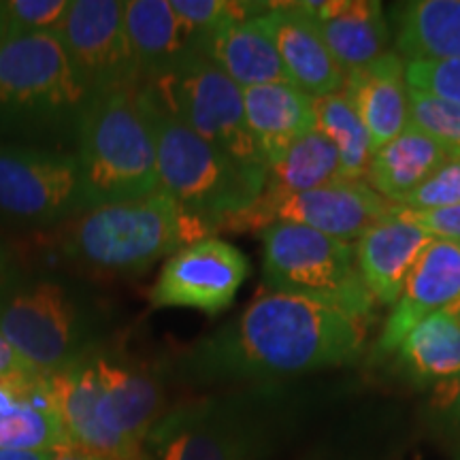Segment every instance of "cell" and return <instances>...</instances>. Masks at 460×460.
<instances>
[{
	"label": "cell",
	"instance_id": "cell-1",
	"mask_svg": "<svg viewBox=\"0 0 460 460\" xmlns=\"http://www.w3.org/2000/svg\"><path fill=\"white\" fill-rule=\"evenodd\" d=\"M371 324L373 314L267 292L186 349L175 371L190 384H217L349 365L365 349Z\"/></svg>",
	"mask_w": 460,
	"mask_h": 460
},
{
	"label": "cell",
	"instance_id": "cell-2",
	"mask_svg": "<svg viewBox=\"0 0 460 460\" xmlns=\"http://www.w3.org/2000/svg\"><path fill=\"white\" fill-rule=\"evenodd\" d=\"M214 237L163 190L147 197L85 209L68 224L62 250L73 261L109 273H141L192 241Z\"/></svg>",
	"mask_w": 460,
	"mask_h": 460
},
{
	"label": "cell",
	"instance_id": "cell-3",
	"mask_svg": "<svg viewBox=\"0 0 460 460\" xmlns=\"http://www.w3.org/2000/svg\"><path fill=\"white\" fill-rule=\"evenodd\" d=\"M141 105L156 137L158 190L190 216L220 233L261 197L267 175L241 166L192 128L149 99L139 85Z\"/></svg>",
	"mask_w": 460,
	"mask_h": 460
},
{
	"label": "cell",
	"instance_id": "cell-4",
	"mask_svg": "<svg viewBox=\"0 0 460 460\" xmlns=\"http://www.w3.org/2000/svg\"><path fill=\"white\" fill-rule=\"evenodd\" d=\"M90 101L60 34L0 37V130L31 139H75Z\"/></svg>",
	"mask_w": 460,
	"mask_h": 460
},
{
	"label": "cell",
	"instance_id": "cell-5",
	"mask_svg": "<svg viewBox=\"0 0 460 460\" xmlns=\"http://www.w3.org/2000/svg\"><path fill=\"white\" fill-rule=\"evenodd\" d=\"M75 146L88 209L158 190L156 137L137 85L94 96L79 119Z\"/></svg>",
	"mask_w": 460,
	"mask_h": 460
},
{
	"label": "cell",
	"instance_id": "cell-6",
	"mask_svg": "<svg viewBox=\"0 0 460 460\" xmlns=\"http://www.w3.org/2000/svg\"><path fill=\"white\" fill-rule=\"evenodd\" d=\"M262 284L314 301L373 314L376 298L356 264V247L318 230L278 222L261 230Z\"/></svg>",
	"mask_w": 460,
	"mask_h": 460
},
{
	"label": "cell",
	"instance_id": "cell-7",
	"mask_svg": "<svg viewBox=\"0 0 460 460\" xmlns=\"http://www.w3.org/2000/svg\"><path fill=\"white\" fill-rule=\"evenodd\" d=\"M139 88L241 166L267 175V160L247 126L243 90L205 56L171 73L143 79Z\"/></svg>",
	"mask_w": 460,
	"mask_h": 460
},
{
	"label": "cell",
	"instance_id": "cell-8",
	"mask_svg": "<svg viewBox=\"0 0 460 460\" xmlns=\"http://www.w3.org/2000/svg\"><path fill=\"white\" fill-rule=\"evenodd\" d=\"M273 433L254 399H200L172 407L147 435L156 460H262Z\"/></svg>",
	"mask_w": 460,
	"mask_h": 460
},
{
	"label": "cell",
	"instance_id": "cell-9",
	"mask_svg": "<svg viewBox=\"0 0 460 460\" xmlns=\"http://www.w3.org/2000/svg\"><path fill=\"white\" fill-rule=\"evenodd\" d=\"M0 332L41 376L88 354L84 315L66 288L51 279L32 281L0 298Z\"/></svg>",
	"mask_w": 460,
	"mask_h": 460
},
{
	"label": "cell",
	"instance_id": "cell-10",
	"mask_svg": "<svg viewBox=\"0 0 460 460\" xmlns=\"http://www.w3.org/2000/svg\"><path fill=\"white\" fill-rule=\"evenodd\" d=\"M85 209L75 154L0 143V214L48 224Z\"/></svg>",
	"mask_w": 460,
	"mask_h": 460
},
{
	"label": "cell",
	"instance_id": "cell-11",
	"mask_svg": "<svg viewBox=\"0 0 460 460\" xmlns=\"http://www.w3.org/2000/svg\"><path fill=\"white\" fill-rule=\"evenodd\" d=\"M73 71L92 99L141 82L124 24L122 0H73L60 31Z\"/></svg>",
	"mask_w": 460,
	"mask_h": 460
},
{
	"label": "cell",
	"instance_id": "cell-12",
	"mask_svg": "<svg viewBox=\"0 0 460 460\" xmlns=\"http://www.w3.org/2000/svg\"><path fill=\"white\" fill-rule=\"evenodd\" d=\"M250 275L239 247L217 237L192 241L166 258L149 290L152 307H188L217 315L233 305Z\"/></svg>",
	"mask_w": 460,
	"mask_h": 460
},
{
	"label": "cell",
	"instance_id": "cell-13",
	"mask_svg": "<svg viewBox=\"0 0 460 460\" xmlns=\"http://www.w3.org/2000/svg\"><path fill=\"white\" fill-rule=\"evenodd\" d=\"M399 207L379 197L365 180H337L286 199L275 209L273 224H298L352 243L376 224L393 217Z\"/></svg>",
	"mask_w": 460,
	"mask_h": 460
},
{
	"label": "cell",
	"instance_id": "cell-14",
	"mask_svg": "<svg viewBox=\"0 0 460 460\" xmlns=\"http://www.w3.org/2000/svg\"><path fill=\"white\" fill-rule=\"evenodd\" d=\"M48 386L68 444L107 460H130L143 447L132 446L109 427L102 413V388L92 354L51 373Z\"/></svg>",
	"mask_w": 460,
	"mask_h": 460
},
{
	"label": "cell",
	"instance_id": "cell-15",
	"mask_svg": "<svg viewBox=\"0 0 460 460\" xmlns=\"http://www.w3.org/2000/svg\"><path fill=\"white\" fill-rule=\"evenodd\" d=\"M454 305H460V241L435 239L407 278L377 339L376 354L390 356L420 322Z\"/></svg>",
	"mask_w": 460,
	"mask_h": 460
},
{
	"label": "cell",
	"instance_id": "cell-16",
	"mask_svg": "<svg viewBox=\"0 0 460 460\" xmlns=\"http://www.w3.org/2000/svg\"><path fill=\"white\" fill-rule=\"evenodd\" d=\"M337 180H341L337 149L320 130H314L312 135L296 141L278 163L269 166L261 197L250 209L234 217L226 230L230 233L258 230L261 233L271 226L275 209L286 199L329 186Z\"/></svg>",
	"mask_w": 460,
	"mask_h": 460
},
{
	"label": "cell",
	"instance_id": "cell-17",
	"mask_svg": "<svg viewBox=\"0 0 460 460\" xmlns=\"http://www.w3.org/2000/svg\"><path fill=\"white\" fill-rule=\"evenodd\" d=\"M290 82L314 99L339 94L345 73L298 3H271L261 15Z\"/></svg>",
	"mask_w": 460,
	"mask_h": 460
},
{
	"label": "cell",
	"instance_id": "cell-18",
	"mask_svg": "<svg viewBox=\"0 0 460 460\" xmlns=\"http://www.w3.org/2000/svg\"><path fill=\"white\" fill-rule=\"evenodd\" d=\"M345 73L390 51L393 31L382 3L373 0H303L298 3Z\"/></svg>",
	"mask_w": 460,
	"mask_h": 460
},
{
	"label": "cell",
	"instance_id": "cell-19",
	"mask_svg": "<svg viewBox=\"0 0 460 460\" xmlns=\"http://www.w3.org/2000/svg\"><path fill=\"white\" fill-rule=\"evenodd\" d=\"M405 66L407 62L390 49L377 60L345 75L341 92L369 132L373 154L410 126V84Z\"/></svg>",
	"mask_w": 460,
	"mask_h": 460
},
{
	"label": "cell",
	"instance_id": "cell-20",
	"mask_svg": "<svg viewBox=\"0 0 460 460\" xmlns=\"http://www.w3.org/2000/svg\"><path fill=\"white\" fill-rule=\"evenodd\" d=\"M124 24L141 82L205 56L203 37L175 13L169 0H128L124 3Z\"/></svg>",
	"mask_w": 460,
	"mask_h": 460
},
{
	"label": "cell",
	"instance_id": "cell-21",
	"mask_svg": "<svg viewBox=\"0 0 460 460\" xmlns=\"http://www.w3.org/2000/svg\"><path fill=\"white\" fill-rule=\"evenodd\" d=\"M102 388L107 424L132 446L146 447L147 435L166 411L163 379L146 367H130L92 354Z\"/></svg>",
	"mask_w": 460,
	"mask_h": 460
},
{
	"label": "cell",
	"instance_id": "cell-22",
	"mask_svg": "<svg viewBox=\"0 0 460 460\" xmlns=\"http://www.w3.org/2000/svg\"><path fill=\"white\" fill-rule=\"evenodd\" d=\"M401 211V207H399ZM399 211L356 241V264L371 296L382 305L399 301L405 281L433 237L407 222Z\"/></svg>",
	"mask_w": 460,
	"mask_h": 460
},
{
	"label": "cell",
	"instance_id": "cell-23",
	"mask_svg": "<svg viewBox=\"0 0 460 460\" xmlns=\"http://www.w3.org/2000/svg\"><path fill=\"white\" fill-rule=\"evenodd\" d=\"M245 118L267 166L318 130L315 99L292 82L256 85L243 90Z\"/></svg>",
	"mask_w": 460,
	"mask_h": 460
},
{
	"label": "cell",
	"instance_id": "cell-24",
	"mask_svg": "<svg viewBox=\"0 0 460 460\" xmlns=\"http://www.w3.org/2000/svg\"><path fill=\"white\" fill-rule=\"evenodd\" d=\"M203 54L241 90L290 82L261 15L233 22L207 34L203 39Z\"/></svg>",
	"mask_w": 460,
	"mask_h": 460
},
{
	"label": "cell",
	"instance_id": "cell-25",
	"mask_svg": "<svg viewBox=\"0 0 460 460\" xmlns=\"http://www.w3.org/2000/svg\"><path fill=\"white\" fill-rule=\"evenodd\" d=\"M394 48L405 62L460 58V0H413L396 4Z\"/></svg>",
	"mask_w": 460,
	"mask_h": 460
},
{
	"label": "cell",
	"instance_id": "cell-26",
	"mask_svg": "<svg viewBox=\"0 0 460 460\" xmlns=\"http://www.w3.org/2000/svg\"><path fill=\"white\" fill-rule=\"evenodd\" d=\"M454 158L430 137L407 126L394 141L373 154L365 181L379 197L402 205L418 186H422L441 164Z\"/></svg>",
	"mask_w": 460,
	"mask_h": 460
},
{
	"label": "cell",
	"instance_id": "cell-27",
	"mask_svg": "<svg viewBox=\"0 0 460 460\" xmlns=\"http://www.w3.org/2000/svg\"><path fill=\"white\" fill-rule=\"evenodd\" d=\"M393 356L416 384H439L460 376V305L437 312L410 331Z\"/></svg>",
	"mask_w": 460,
	"mask_h": 460
},
{
	"label": "cell",
	"instance_id": "cell-28",
	"mask_svg": "<svg viewBox=\"0 0 460 460\" xmlns=\"http://www.w3.org/2000/svg\"><path fill=\"white\" fill-rule=\"evenodd\" d=\"M318 130L337 149L341 180H365L373 158V146L360 115L343 92L315 99Z\"/></svg>",
	"mask_w": 460,
	"mask_h": 460
},
{
	"label": "cell",
	"instance_id": "cell-29",
	"mask_svg": "<svg viewBox=\"0 0 460 460\" xmlns=\"http://www.w3.org/2000/svg\"><path fill=\"white\" fill-rule=\"evenodd\" d=\"M68 444L54 401H37L0 411V450L51 452Z\"/></svg>",
	"mask_w": 460,
	"mask_h": 460
},
{
	"label": "cell",
	"instance_id": "cell-30",
	"mask_svg": "<svg viewBox=\"0 0 460 460\" xmlns=\"http://www.w3.org/2000/svg\"><path fill=\"white\" fill-rule=\"evenodd\" d=\"M410 126L460 158V105L410 88Z\"/></svg>",
	"mask_w": 460,
	"mask_h": 460
},
{
	"label": "cell",
	"instance_id": "cell-31",
	"mask_svg": "<svg viewBox=\"0 0 460 460\" xmlns=\"http://www.w3.org/2000/svg\"><path fill=\"white\" fill-rule=\"evenodd\" d=\"M73 0H7L0 3V37L4 34H60Z\"/></svg>",
	"mask_w": 460,
	"mask_h": 460
},
{
	"label": "cell",
	"instance_id": "cell-32",
	"mask_svg": "<svg viewBox=\"0 0 460 460\" xmlns=\"http://www.w3.org/2000/svg\"><path fill=\"white\" fill-rule=\"evenodd\" d=\"M175 13L200 37L217 28L262 15L271 3H237V0H171Z\"/></svg>",
	"mask_w": 460,
	"mask_h": 460
},
{
	"label": "cell",
	"instance_id": "cell-33",
	"mask_svg": "<svg viewBox=\"0 0 460 460\" xmlns=\"http://www.w3.org/2000/svg\"><path fill=\"white\" fill-rule=\"evenodd\" d=\"M454 205H460V158H450L441 164L422 186L402 200L401 207L411 211H429Z\"/></svg>",
	"mask_w": 460,
	"mask_h": 460
},
{
	"label": "cell",
	"instance_id": "cell-34",
	"mask_svg": "<svg viewBox=\"0 0 460 460\" xmlns=\"http://www.w3.org/2000/svg\"><path fill=\"white\" fill-rule=\"evenodd\" d=\"M405 73L410 88L460 105V58L456 60L407 62Z\"/></svg>",
	"mask_w": 460,
	"mask_h": 460
},
{
	"label": "cell",
	"instance_id": "cell-35",
	"mask_svg": "<svg viewBox=\"0 0 460 460\" xmlns=\"http://www.w3.org/2000/svg\"><path fill=\"white\" fill-rule=\"evenodd\" d=\"M429 413L437 427L460 439V376L435 384Z\"/></svg>",
	"mask_w": 460,
	"mask_h": 460
},
{
	"label": "cell",
	"instance_id": "cell-36",
	"mask_svg": "<svg viewBox=\"0 0 460 460\" xmlns=\"http://www.w3.org/2000/svg\"><path fill=\"white\" fill-rule=\"evenodd\" d=\"M399 214L433 239L460 241V205L429 211H411L401 207Z\"/></svg>",
	"mask_w": 460,
	"mask_h": 460
},
{
	"label": "cell",
	"instance_id": "cell-37",
	"mask_svg": "<svg viewBox=\"0 0 460 460\" xmlns=\"http://www.w3.org/2000/svg\"><path fill=\"white\" fill-rule=\"evenodd\" d=\"M20 373H37L17 354V349L0 332V376H20Z\"/></svg>",
	"mask_w": 460,
	"mask_h": 460
},
{
	"label": "cell",
	"instance_id": "cell-38",
	"mask_svg": "<svg viewBox=\"0 0 460 460\" xmlns=\"http://www.w3.org/2000/svg\"><path fill=\"white\" fill-rule=\"evenodd\" d=\"M51 460H107V458L94 456V454H88V452L79 450V447L65 446V447H60V450H56L54 458H51Z\"/></svg>",
	"mask_w": 460,
	"mask_h": 460
},
{
	"label": "cell",
	"instance_id": "cell-39",
	"mask_svg": "<svg viewBox=\"0 0 460 460\" xmlns=\"http://www.w3.org/2000/svg\"><path fill=\"white\" fill-rule=\"evenodd\" d=\"M56 450L51 452H11L0 450V460H51Z\"/></svg>",
	"mask_w": 460,
	"mask_h": 460
},
{
	"label": "cell",
	"instance_id": "cell-40",
	"mask_svg": "<svg viewBox=\"0 0 460 460\" xmlns=\"http://www.w3.org/2000/svg\"><path fill=\"white\" fill-rule=\"evenodd\" d=\"M7 278H9V261L7 256H4L3 247H0V292H3V286L7 284Z\"/></svg>",
	"mask_w": 460,
	"mask_h": 460
},
{
	"label": "cell",
	"instance_id": "cell-41",
	"mask_svg": "<svg viewBox=\"0 0 460 460\" xmlns=\"http://www.w3.org/2000/svg\"><path fill=\"white\" fill-rule=\"evenodd\" d=\"M130 460H156V456H154L152 452H147V447H143V450L139 454H135Z\"/></svg>",
	"mask_w": 460,
	"mask_h": 460
},
{
	"label": "cell",
	"instance_id": "cell-42",
	"mask_svg": "<svg viewBox=\"0 0 460 460\" xmlns=\"http://www.w3.org/2000/svg\"><path fill=\"white\" fill-rule=\"evenodd\" d=\"M454 460H460V444L454 447Z\"/></svg>",
	"mask_w": 460,
	"mask_h": 460
}]
</instances>
